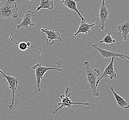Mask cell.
Listing matches in <instances>:
<instances>
[{"label":"cell","mask_w":129,"mask_h":120,"mask_svg":"<svg viewBox=\"0 0 129 120\" xmlns=\"http://www.w3.org/2000/svg\"><path fill=\"white\" fill-rule=\"evenodd\" d=\"M72 90L71 88H69V87H67L65 90V92L66 95L64 96V95H59V97L60 98L62 99V101L60 103H57L58 105H60L59 107L53 110L52 114L53 115H55L57 112L62 109V108H66V107H68V108H70L73 105H86V106H89L90 105V103H75L72 101V100L70 99V97L71 96V91Z\"/></svg>","instance_id":"277c9868"},{"label":"cell","mask_w":129,"mask_h":120,"mask_svg":"<svg viewBox=\"0 0 129 120\" xmlns=\"http://www.w3.org/2000/svg\"><path fill=\"white\" fill-rule=\"evenodd\" d=\"M29 1H31V0H28Z\"/></svg>","instance_id":"44dd1931"},{"label":"cell","mask_w":129,"mask_h":120,"mask_svg":"<svg viewBox=\"0 0 129 120\" xmlns=\"http://www.w3.org/2000/svg\"><path fill=\"white\" fill-rule=\"evenodd\" d=\"M91 46L94 48H95V49H96L100 53L101 56L104 58L119 57L123 58V59H127L129 60V55H125L124 54L116 52L114 51L103 50L98 47L97 45H91Z\"/></svg>","instance_id":"52a82bcc"},{"label":"cell","mask_w":129,"mask_h":120,"mask_svg":"<svg viewBox=\"0 0 129 120\" xmlns=\"http://www.w3.org/2000/svg\"><path fill=\"white\" fill-rule=\"evenodd\" d=\"M9 38H10L11 41H12V42H13V43H14L15 44H16V45H18L19 49L20 50H21V51H25V50H32L35 51V52L37 53V54H38L40 55L43 56V54H41V53H40L39 52H38V51H37L36 50L33 49H32V48H30V47H28V45H27L26 43H25V42H21L20 43H18L16 42L15 41H14V40L13 39L12 37H11V36H9Z\"/></svg>","instance_id":"2e32d148"},{"label":"cell","mask_w":129,"mask_h":120,"mask_svg":"<svg viewBox=\"0 0 129 120\" xmlns=\"http://www.w3.org/2000/svg\"><path fill=\"white\" fill-rule=\"evenodd\" d=\"M111 90L119 106L125 109H129V102L125 100L124 99V97H121L119 94H117L116 92L114 91L113 87H111Z\"/></svg>","instance_id":"4fadbf2b"},{"label":"cell","mask_w":129,"mask_h":120,"mask_svg":"<svg viewBox=\"0 0 129 120\" xmlns=\"http://www.w3.org/2000/svg\"><path fill=\"white\" fill-rule=\"evenodd\" d=\"M42 32L47 34V39L46 44L47 46H51L54 44L55 41L62 42V37L58 32L55 31L54 30H48L46 29H41Z\"/></svg>","instance_id":"ba28073f"},{"label":"cell","mask_w":129,"mask_h":120,"mask_svg":"<svg viewBox=\"0 0 129 120\" xmlns=\"http://www.w3.org/2000/svg\"><path fill=\"white\" fill-rule=\"evenodd\" d=\"M58 68H49L46 67L42 66L41 63H37L36 65L33 66L32 67V69H34L35 71V77L36 78V83H37V87L36 89L35 92H38L41 91V79L43 78L45 74L47 73L48 71L51 70H55L58 71H62L63 69H60Z\"/></svg>","instance_id":"3957f363"},{"label":"cell","mask_w":129,"mask_h":120,"mask_svg":"<svg viewBox=\"0 0 129 120\" xmlns=\"http://www.w3.org/2000/svg\"><path fill=\"white\" fill-rule=\"evenodd\" d=\"M117 28L118 31L121 33L123 40L125 41L129 33V21L124 22L120 26H117Z\"/></svg>","instance_id":"5bb4252c"},{"label":"cell","mask_w":129,"mask_h":120,"mask_svg":"<svg viewBox=\"0 0 129 120\" xmlns=\"http://www.w3.org/2000/svg\"><path fill=\"white\" fill-rule=\"evenodd\" d=\"M12 1H15V0H12Z\"/></svg>","instance_id":"ffe728a7"},{"label":"cell","mask_w":129,"mask_h":120,"mask_svg":"<svg viewBox=\"0 0 129 120\" xmlns=\"http://www.w3.org/2000/svg\"><path fill=\"white\" fill-rule=\"evenodd\" d=\"M109 3H110V1L105 3V0H103L102 4L100 8L99 17L101 21L100 29L102 31H103L104 30L105 27H106L109 24L108 21L109 10L106 7V4Z\"/></svg>","instance_id":"8992f818"},{"label":"cell","mask_w":129,"mask_h":120,"mask_svg":"<svg viewBox=\"0 0 129 120\" xmlns=\"http://www.w3.org/2000/svg\"><path fill=\"white\" fill-rule=\"evenodd\" d=\"M0 73L3 74V76L0 77L1 78H5L7 81V84L9 86V88L11 89L12 91V102L10 105H8V107L10 109H13L14 107V96L15 93L18 87V84L19 83V78L17 77H13L12 76L9 75H6L3 72L1 69H0Z\"/></svg>","instance_id":"5b68a950"},{"label":"cell","mask_w":129,"mask_h":120,"mask_svg":"<svg viewBox=\"0 0 129 120\" xmlns=\"http://www.w3.org/2000/svg\"><path fill=\"white\" fill-rule=\"evenodd\" d=\"M35 16L34 12L31 10H28L26 12L25 14L23 16V19L21 23L17 26V29L20 28H27L28 26H35V24L31 21V18Z\"/></svg>","instance_id":"30bf717a"},{"label":"cell","mask_w":129,"mask_h":120,"mask_svg":"<svg viewBox=\"0 0 129 120\" xmlns=\"http://www.w3.org/2000/svg\"><path fill=\"white\" fill-rule=\"evenodd\" d=\"M60 3H62V5L69 8L70 10L74 11L75 12H76L80 16L81 20L85 21V18L82 17V16L81 15V14H80V12L78 9L76 0H60Z\"/></svg>","instance_id":"8fae6325"},{"label":"cell","mask_w":129,"mask_h":120,"mask_svg":"<svg viewBox=\"0 0 129 120\" xmlns=\"http://www.w3.org/2000/svg\"><path fill=\"white\" fill-rule=\"evenodd\" d=\"M111 35V32H109V31H108V34L104 37L103 40L100 41V44L104 43L106 44H112L115 43L116 40L112 37Z\"/></svg>","instance_id":"e0dca14e"},{"label":"cell","mask_w":129,"mask_h":120,"mask_svg":"<svg viewBox=\"0 0 129 120\" xmlns=\"http://www.w3.org/2000/svg\"><path fill=\"white\" fill-rule=\"evenodd\" d=\"M83 65L84 66V70L85 71L86 73L87 81L92 90L93 95L95 97H98L100 92L96 89V78L100 74V70L96 68L92 69L90 68V63L87 61L85 62Z\"/></svg>","instance_id":"7a4b0ae2"},{"label":"cell","mask_w":129,"mask_h":120,"mask_svg":"<svg viewBox=\"0 0 129 120\" xmlns=\"http://www.w3.org/2000/svg\"><path fill=\"white\" fill-rule=\"evenodd\" d=\"M26 44H27V45H28V47H29L30 46V45H31V43H30V42H27V43H26Z\"/></svg>","instance_id":"ac0fdd59"},{"label":"cell","mask_w":129,"mask_h":120,"mask_svg":"<svg viewBox=\"0 0 129 120\" xmlns=\"http://www.w3.org/2000/svg\"><path fill=\"white\" fill-rule=\"evenodd\" d=\"M115 57H112L111 59V62L109 64L108 66L104 69L103 74L102 75L101 77L97 80L96 83V87L98 86V84L101 81V79L103 77H107L108 76H109L110 79L112 80L113 78H116L117 77L115 71L114 70V68L115 67V65H114V61Z\"/></svg>","instance_id":"9c48e42d"},{"label":"cell","mask_w":129,"mask_h":120,"mask_svg":"<svg viewBox=\"0 0 129 120\" xmlns=\"http://www.w3.org/2000/svg\"><path fill=\"white\" fill-rule=\"evenodd\" d=\"M54 8L53 1L52 0H41L40 5L37 8L36 12H37L42 9H47L51 10Z\"/></svg>","instance_id":"9a60e30c"},{"label":"cell","mask_w":129,"mask_h":120,"mask_svg":"<svg viewBox=\"0 0 129 120\" xmlns=\"http://www.w3.org/2000/svg\"><path fill=\"white\" fill-rule=\"evenodd\" d=\"M96 24L95 23L89 24L85 22V21L81 20L80 25L78 28V31L75 33L73 34L75 37L77 36L80 33H84V34H88L91 31V29L94 26H95Z\"/></svg>","instance_id":"7c38bea8"},{"label":"cell","mask_w":129,"mask_h":120,"mask_svg":"<svg viewBox=\"0 0 129 120\" xmlns=\"http://www.w3.org/2000/svg\"><path fill=\"white\" fill-rule=\"evenodd\" d=\"M18 10L15 1L8 0L3 4H0V18L5 19L17 18Z\"/></svg>","instance_id":"6da1fadb"},{"label":"cell","mask_w":129,"mask_h":120,"mask_svg":"<svg viewBox=\"0 0 129 120\" xmlns=\"http://www.w3.org/2000/svg\"><path fill=\"white\" fill-rule=\"evenodd\" d=\"M4 1V0H0V4H1V3Z\"/></svg>","instance_id":"d6986e66"}]
</instances>
